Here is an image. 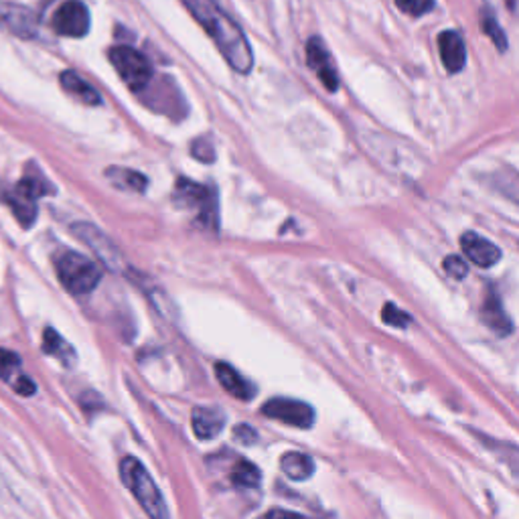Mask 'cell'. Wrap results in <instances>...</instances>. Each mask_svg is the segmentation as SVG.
I'll list each match as a JSON object with an SVG mask.
<instances>
[{
	"label": "cell",
	"mask_w": 519,
	"mask_h": 519,
	"mask_svg": "<svg viewBox=\"0 0 519 519\" xmlns=\"http://www.w3.org/2000/svg\"><path fill=\"white\" fill-rule=\"evenodd\" d=\"M183 4L209 37L213 39V43L229 66L237 74H248L254 66V53H252L244 31L228 17V12L221 9L220 3L217 0H183Z\"/></svg>",
	"instance_id": "cell-1"
},
{
	"label": "cell",
	"mask_w": 519,
	"mask_h": 519,
	"mask_svg": "<svg viewBox=\"0 0 519 519\" xmlns=\"http://www.w3.org/2000/svg\"><path fill=\"white\" fill-rule=\"evenodd\" d=\"M438 51L443 58L445 67L451 74L461 72L467 63V49L462 43L461 35L454 31H443L438 35Z\"/></svg>",
	"instance_id": "cell-16"
},
{
	"label": "cell",
	"mask_w": 519,
	"mask_h": 519,
	"mask_svg": "<svg viewBox=\"0 0 519 519\" xmlns=\"http://www.w3.org/2000/svg\"><path fill=\"white\" fill-rule=\"evenodd\" d=\"M174 199L185 207H198L203 221H215V201H212V191L207 187L189 179H179L174 185Z\"/></svg>",
	"instance_id": "cell-9"
},
{
	"label": "cell",
	"mask_w": 519,
	"mask_h": 519,
	"mask_svg": "<svg viewBox=\"0 0 519 519\" xmlns=\"http://www.w3.org/2000/svg\"><path fill=\"white\" fill-rule=\"evenodd\" d=\"M382 319L385 325H391V327H398V329H406L410 325V314H406L404 311H399L396 305L388 303L383 306L382 311Z\"/></svg>",
	"instance_id": "cell-25"
},
{
	"label": "cell",
	"mask_w": 519,
	"mask_h": 519,
	"mask_svg": "<svg viewBox=\"0 0 519 519\" xmlns=\"http://www.w3.org/2000/svg\"><path fill=\"white\" fill-rule=\"evenodd\" d=\"M481 317L483 322H485L489 329H493L497 335H509L514 331V325H511L509 317L505 314L500 298H497L495 294H491L489 298H485V303H483L481 308Z\"/></svg>",
	"instance_id": "cell-17"
},
{
	"label": "cell",
	"mask_w": 519,
	"mask_h": 519,
	"mask_svg": "<svg viewBox=\"0 0 519 519\" xmlns=\"http://www.w3.org/2000/svg\"><path fill=\"white\" fill-rule=\"evenodd\" d=\"M59 80H61L63 89H66L67 94L75 96L77 100L88 104V106H97V104L102 102L100 94H97L86 80H81V77L77 75L75 72H63Z\"/></svg>",
	"instance_id": "cell-18"
},
{
	"label": "cell",
	"mask_w": 519,
	"mask_h": 519,
	"mask_svg": "<svg viewBox=\"0 0 519 519\" xmlns=\"http://www.w3.org/2000/svg\"><path fill=\"white\" fill-rule=\"evenodd\" d=\"M231 481H234L236 487L256 489L260 485V481H262V475H260L254 462L240 461L234 469H231Z\"/></svg>",
	"instance_id": "cell-22"
},
{
	"label": "cell",
	"mask_w": 519,
	"mask_h": 519,
	"mask_svg": "<svg viewBox=\"0 0 519 519\" xmlns=\"http://www.w3.org/2000/svg\"><path fill=\"white\" fill-rule=\"evenodd\" d=\"M193 432L201 440H212L220 437L226 428V414L215 406H198L191 414Z\"/></svg>",
	"instance_id": "cell-14"
},
{
	"label": "cell",
	"mask_w": 519,
	"mask_h": 519,
	"mask_svg": "<svg viewBox=\"0 0 519 519\" xmlns=\"http://www.w3.org/2000/svg\"><path fill=\"white\" fill-rule=\"evenodd\" d=\"M89 23H92V19H89L88 6L80 0H67L53 15V29L63 37H86Z\"/></svg>",
	"instance_id": "cell-8"
},
{
	"label": "cell",
	"mask_w": 519,
	"mask_h": 519,
	"mask_svg": "<svg viewBox=\"0 0 519 519\" xmlns=\"http://www.w3.org/2000/svg\"><path fill=\"white\" fill-rule=\"evenodd\" d=\"M262 414L278 422L289 424L294 428H311L314 422V410L311 404L300 402V399L276 398L262 406Z\"/></svg>",
	"instance_id": "cell-7"
},
{
	"label": "cell",
	"mask_w": 519,
	"mask_h": 519,
	"mask_svg": "<svg viewBox=\"0 0 519 519\" xmlns=\"http://www.w3.org/2000/svg\"><path fill=\"white\" fill-rule=\"evenodd\" d=\"M489 4V9H497V11H505L509 12L511 17L517 12V0H485Z\"/></svg>",
	"instance_id": "cell-29"
},
{
	"label": "cell",
	"mask_w": 519,
	"mask_h": 519,
	"mask_svg": "<svg viewBox=\"0 0 519 519\" xmlns=\"http://www.w3.org/2000/svg\"><path fill=\"white\" fill-rule=\"evenodd\" d=\"M55 266H58V276L63 289L77 294V297L96 290L102 280V270L97 268L94 260L77 254V252H63Z\"/></svg>",
	"instance_id": "cell-3"
},
{
	"label": "cell",
	"mask_w": 519,
	"mask_h": 519,
	"mask_svg": "<svg viewBox=\"0 0 519 519\" xmlns=\"http://www.w3.org/2000/svg\"><path fill=\"white\" fill-rule=\"evenodd\" d=\"M258 519H308L300 514H294V511H286V509H272L268 514H264Z\"/></svg>",
	"instance_id": "cell-30"
},
{
	"label": "cell",
	"mask_w": 519,
	"mask_h": 519,
	"mask_svg": "<svg viewBox=\"0 0 519 519\" xmlns=\"http://www.w3.org/2000/svg\"><path fill=\"white\" fill-rule=\"evenodd\" d=\"M106 177L114 183L118 189H126V191L143 193L146 189V177L136 171H128V168L120 167H110L106 171Z\"/></svg>",
	"instance_id": "cell-21"
},
{
	"label": "cell",
	"mask_w": 519,
	"mask_h": 519,
	"mask_svg": "<svg viewBox=\"0 0 519 519\" xmlns=\"http://www.w3.org/2000/svg\"><path fill=\"white\" fill-rule=\"evenodd\" d=\"M0 4H3V3H0Z\"/></svg>",
	"instance_id": "cell-31"
},
{
	"label": "cell",
	"mask_w": 519,
	"mask_h": 519,
	"mask_svg": "<svg viewBox=\"0 0 519 519\" xmlns=\"http://www.w3.org/2000/svg\"><path fill=\"white\" fill-rule=\"evenodd\" d=\"M461 248L465 252V256L479 268H491V266H495L501 260V250L493 242L475 234V231L462 234Z\"/></svg>",
	"instance_id": "cell-11"
},
{
	"label": "cell",
	"mask_w": 519,
	"mask_h": 519,
	"mask_svg": "<svg viewBox=\"0 0 519 519\" xmlns=\"http://www.w3.org/2000/svg\"><path fill=\"white\" fill-rule=\"evenodd\" d=\"M193 157H198L199 160H205V163H209V160H213V146L209 140L201 138L198 140V143L193 144Z\"/></svg>",
	"instance_id": "cell-28"
},
{
	"label": "cell",
	"mask_w": 519,
	"mask_h": 519,
	"mask_svg": "<svg viewBox=\"0 0 519 519\" xmlns=\"http://www.w3.org/2000/svg\"><path fill=\"white\" fill-rule=\"evenodd\" d=\"M280 469L292 481H306L314 473V461L303 453H286L280 459Z\"/></svg>",
	"instance_id": "cell-19"
},
{
	"label": "cell",
	"mask_w": 519,
	"mask_h": 519,
	"mask_svg": "<svg viewBox=\"0 0 519 519\" xmlns=\"http://www.w3.org/2000/svg\"><path fill=\"white\" fill-rule=\"evenodd\" d=\"M481 29L491 41H493L500 51H505V49H507V37H505V31L501 29L500 20L495 19V15L489 9L481 12Z\"/></svg>",
	"instance_id": "cell-23"
},
{
	"label": "cell",
	"mask_w": 519,
	"mask_h": 519,
	"mask_svg": "<svg viewBox=\"0 0 519 519\" xmlns=\"http://www.w3.org/2000/svg\"><path fill=\"white\" fill-rule=\"evenodd\" d=\"M398 9L412 17H422L434 9V0H396Z\"/></svg>",
	"instance_id": "cell-24"
},
{
	"label": "cell",
	"mask_w": 519,
	"mask_h": 519,
	"mask_svg": "<svg viewBox=\"0 0 519 519\" xmlns=\"http://www.w3.org/2000/svg\"><path fill=\"white\" fill-rule=\"evenodd\" d=\"M306 63L311 66V69L317 72L322 86H325L329 92H335L337 86H339V75H337L331 53H329V49L322 45V41L319 37H314L306 43Z\"/></svg>",
	"instance_id": "cell-10"
},
{
	"label": "cell",
	"mask_w": 519,
	"mask_h": 519,
	"mask_svg": "<svg viewBox=\"0 0 519 519\" xmlns=\"http://www.w3.org/2000/svg\"><path fill=\"white\" fill-rule=\"evenodd\" d=\"M445 270L448 276L453 278H465L467 276V264L462 262L459 256H448L445 260Z\"/></svg>",
	"instance_id": "cell-27"
},
{
	"label": "cell",
	"mask_w": 519,
	"mask_h": 519,
	"mask_svg": "<svg viewBox=\"0 0 519 519\" xmlns=\"http://www.w3.org/2000/svg\"><path fill=\"white\" fill-rule=\"evenodd\" d=\"M120 476L126 489L136 497L140 507L146 511V515L151 519H168L163 495L143 462L136 457H124L120 462Z\"/></svg>",
	"instance_id": "cell-2"
},
{
	"label": "cell",
	"mask_w": 519,
	"mask_h": 519,
	"mask_svg": "<svg viewBox=\"0 0 519 519\" xmlns=\"http://www.w3.org/2000/svg\"><path fill=\"white\" fill-rule=\"evenodd\" d=\"M110 61L120 75V80L132 92H143L152 80V66L149 58L136 51L135 47L118 45L110 49Z\"/></svg>",
	"instance_id": "cell-4"
},
{
	"label": "cell",
	"mask_w": 519,
	"mask_h": 519,
	"mask_svg": "<svg viewBox=\"0 0 519 519\" xmlns=\"http://www.w3.org/2000/svg\"><path fill=\"white\" fill-rule=\"evenodd\" d=\"M51 185L41 177H25L19 181L17 187L6 195V205L12 209V213L23 228H31L37 217V199L51 193Z\"/></svg>",
	"instance_id": "cell-5"
},
{
	"label": "cell",
	"mask_w": 519,
	"mask_h": 519,
	"mask_svg": "<svg viewBox=\"0 0 519 519\" xmlns=\"http://www.w3.org/2000/svg\"><path fill=\"white\" fill-rule=\"evenodd\" d=\"M215 376H217V382L221 383V388L226 390L229 396H234L237 399H245V402L254 399L256 385L250 380H245L244 376L237 374L236 368L228 366V363H217Z\"/></svg>",
	"instance_id": "cell-15"
},
{
	"label": "cell",
	"mask_w": 519,
	"mask_h": 519,
	"mask_svg": "<svg viewBox=\"0 0 519 519\" xmlns=\"http://www.w3.org/2000/svg\"><path fill=\"white\" fill-rule=\"evenodd\" d=\"M0 27L9 29L19 37H33L37 31V15L27 6L0 4Z\"/></svg>",
	"instance_id": "cell-13"
},
{
	"label": "cell",
	"mask_w": 519,
	"mask_h": 519,
	"mask_svg": "<svg viewBox=\"0 0 519 519\" xmlns=\"http://www.w3.org/2000/svg\"><path fill=\"white\" fill-rule=\"evenodd\" d=\"M0 380L11 383L19 396H33L35 382L20 371V357L9 349H0Z\"/></svg>",
	"instance_id": "cell-12"
},
{
	"label": "cell",
	"mask_w": 519,
	"mask_h": 519,
	"mask_svg": "<svg viewBox=\"0 0 519 519\" xmlns=\"http://www.w3.org/2000/svg\"><path fill=\"white\" fill-rule=\"evenodd\" d=\"M43 352L58 357V360L63 363V366H74L75 363V352L69 343L63 339V337L53 331V329H45L43 335Z\"/></svg>",
	"instance_id": "cell-20"
},
{
	"label": "cell",
	"mask_w": 519,
	"mask_h": 519,
	"mask_svg": "<svg viewBox=\"0 0 519 519\" xmlns=\"http://www.w3.org/2000/svg\"><path fill=\"white\" fill-rule=\"evenodd\" d=\"M72 231L77 240L86 244L88 248L100 258V262L104 266H108L110 270H116V272L124 270V258L120 254V250L116 248L114 242H112L102 229H97L96 226H92V223L81 221V223H74Z\"/></svg>",
	"instance_id": "cell-6"
},
{
	"label": "cell",
	"mask_w": 519,
	"mask_h": 519,
	"mask_svg": "<svg viewBox=\"0 0 519 519\" xmlns=\"http://www.w3.org/2000/svg\"><path fill=\"white\" fill-rule=\"evenodd\" d=\"M234 438L237 440V443L252 446V445L258 443V432L248 424H240V426L234 428Z\"/></svg>",
	"instance_id": "cell-26"
}]
</instances>
